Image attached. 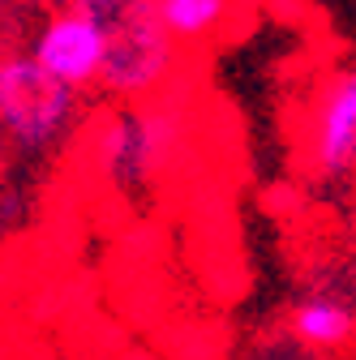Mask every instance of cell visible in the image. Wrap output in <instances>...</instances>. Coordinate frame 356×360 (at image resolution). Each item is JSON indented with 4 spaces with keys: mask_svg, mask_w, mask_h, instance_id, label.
<instances>
[{
    "mask_svg": "<svg viewBox=\"0 0 356 360\" xmlns=\"http://www.w3.org/2000/svg\"><path fill=\"white\" fill-rule=\"evenodd\" d=\"M181 39H172L159 18L146 9V0L129 5L112 18V48L99 86L120 103H142L167 90V82L181 69Z\"/></svg>",
    "mask_w": 356,
    "mask_h": 360,
    "instance_id": "obj_3",
    "label": "cell"
},
{
    "mask_svg": "<svg viewBox=\"0 0 356 360\" xmlns=\"http://www.w3.org/2000/svg\"><path fill=\"white\" fill-rule=\"evenodd\" d=\"M288 330L309 352H335V347L352 343V335H356V313L348 304H339L335 296H309V300H300L292 309Z\"/></svg>",
    "mask_w": 356,
    "mask_h": 360,
    "instance_id": "obj_6",
    "label": "cell"
},
{
    "mask_svg": "<svg viewBox=\"0 0 356 360\" xmlns=\"http://www.w3.org/2000/svg\"><path fill=\"white\" fill-rule=\"evenodd\" d=\"M146 9L181 43H206L232 22V0H146Z\"/></svg>",
    "mask_w": 356,
    "mask_h": 360,
    "instance_id": "obj_7",
    "label": "cell"
},
{
    "mask_svg": "<svg viewBox=\"0 0 356 360\" xmlns=\"http://www.w3.org/2000/svg\"><path fill=\"white\" fill-rule=\"evenodd\" d=\"M309 176L318 180H352L356 176V69L335 73L309 116Z\"/></svg>",
    "mask_w": 356,
    "mask_h": 360,
    "instance_id": "obj_5",
    "label": "cell"
},
{
    "mask_svg": "<svg viewBox=\"0 0 356 360\" xmlns=\"http://www.w3.org/2000/svg\"><path fill=\"white\" fill-rule=\"evenodd\" d=\"M82 120V90L48 73L34 52L0 56V142L39 159L52 155Z\"/></svg>",
    "mask_w": 356,
    "mask_h": 360,
    "instance_id": "obj_2",
    "label": "cell"
},
{
    "mask_svg": "<svg viewBox=\"0 0 356 360\" xmlns=\"http://www.w3.org/2000/svg\"><path fill=\"white\" fill-rule=\"evenodd\" d=\"M34 5H43V9H65V5H73V9H95V13L116 18V13H125L129 5H138V0H34Z\"/></svg>",
    "mask_w": 356,
    "mask_h": 360,
    "instance_id": "obj_8",
    "label": "cell"
},
{
    "mask_svg": "<svg viewBox=\"0 0 356 360\" xmlns=\"http://www.w3.org/2000/svg\"><path fill=\"white\" fill-rule=\"evenodd\" d=\"M108 48H112V18L95 9H73V5L48 9V18L39 22L30 39L34 60L77 90L99 86Z\"/></svg>",
    "mask_w": 356,
    "mask_h": 360,
    "instance_id": "obj_4",
    "label": "cell"
},
{
    "mask_svg": "<svg viewBox=\"0 0 356 360\" xmlns=\"http://www.w3.org/2000/svg\"><path fill=\"white\" fill-rule=\"evenodd\" d=\"M189 133V112L176 99H142L108 112L91 133V163L116 189H142L181 159Z\"/></svg>",
    "mask_w": 356,
    "mask_h": 360,
    "instance_id": "obj_1",
    "label": "cell"
}]
</instances>
